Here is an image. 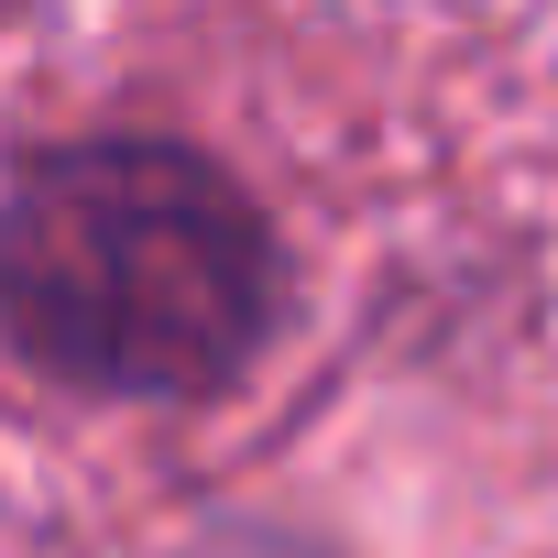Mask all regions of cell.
Instances as JSON below:
<instances>
[{
    "label": "cell",
    "instance_id": "cell-1",
    "mask_svg": "<svg viewBox=\"0 0 558 558\" xmlns=\"http://www.w3.org/2000/svg\"><path fill=\"white\" fill-rule=\"evenodd\" d=\"M274 307V230L186 143H77L0 197V318L88 395H219Z\"/></svg>",
    "mask_w": 558,
    "mask_h": 558
}]
</instances>
